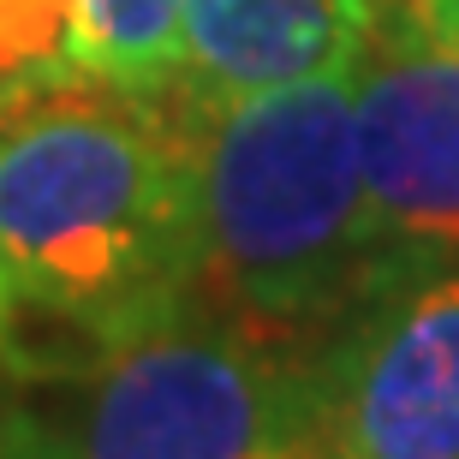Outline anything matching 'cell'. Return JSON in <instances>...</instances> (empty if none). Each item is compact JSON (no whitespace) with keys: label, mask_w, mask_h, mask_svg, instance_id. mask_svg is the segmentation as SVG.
I'll return each mask as SVG.
<instances>
[{"label":"cell","mask_w":459,"mask_h":459,"mask_svg":"<svg viewBox=\"0 0 459 459\" xmlns=\"http://www.w3.org/2000/svg\"><path fill=\"white\" fill-rule=\"evenodd\" d=\"M6 341H102L197 305L191 90L78 66L0 90Z\"/></svg>","instance_id":"6da1fadb"},{"label":"cell","mask_w":459,"mask_h":459,"mask_svg":"<svg viewBox=\"0 0 459 459\" xmlns=\"http://www.w3.org/2000/svg\"><path fill=\"white\" fill-rule=\"evenodd\" d=\"M191 191L197 305L287 352L316 358L394 256L364 186L352 66L251 96L191 90Z\"/></svg>","instance_id":"7a4b0ae2"},{"label":"cell","mask_w":459,"mask_h":459,"mask_svg":"<svg viewBox=\"0 0 459 459\" xmlns=\"http://www.w3.org/2000/svg\"><path fill=\"white\" fill-rule=\"evenodd\" d=\"M13 459H341L316 358L204 305L102 341H6Z\"/></svg>","instance_id":"3957f363"},{"label":"cell","mask_w":459,"mask_h":459,"mask_svg":"<svg viewBox=\"0 0 459 459\" xmlns=\"http://www.w3.org/2000/svg\"><path fill=\"white\" fill-rule=\"evenodd\" d=\"M341 459H459V245L388 256L316 346Z\"/></svg>","instance_id":"277c9868"},{"label":"cell","mask_w":459,"mask_h":459,"mask_svg":"<svg viewBox=\"0 0 459 459\" xmlns=\"http://www.w3.org/2000/svg\"><path fill=\"white\" fill-rule=\"evenodd\" d=\"M364 186L394 256L459 245V42L429 36L382 0L352 60Z\"/></svg>","instance_id":"5b68a950"},{"label":"cell","mask_w":459,"mask_h":459,"mask_svg":"<svg viewBox=\"0 0 459 459\" xmlns=\"http://www.w3.org/2000/svg\"><path fill=\"white\" fill-rule=\"evenodd\" d=\"M382 0H179L186 84L197 96H251L352 66Z\"/></svg>","instance_id":"8992f818"},{"label":"cell","mask_w":459,"mask_h":459,"mask_svg":"<svg viewBox=\"0 0 459 459\" xmlns=\"http://www.w3.org/2000/svg\"><path fill=\"white\" fill-rule=\"evenodd\" d=\"M66 66L150 96L186 84L179 0H66Z\"/></svg>","instance_id":"52a82bcc"},{"label":"cell","mask_w":459,"mask_h":459,"mask_svg":"<svg viewBox=\"0 0 459 459\" xmlns=\"http://www.w3.org/2000/svg\"><path fill=\"white\" fill-rule=\"evenodd\" d=\"M66 66V0H0V90Z\"/></svg>","instance_id":"ba28073f"},{"label":"cell","mask_w":459,"mask_h":459,"mask_svg":"<svg viewBox=\"0 0 459 459\" xmlns=\"http://www.w3.org/2000/svg\"><path fill=\"white\" fill-rule=\"evenodd\" d=\"M394 13H406L411 24H424L429 36L459 42V0H388Z\"/></svg>","instance_id":"9c48e42d"},{"label":"cell","mask_w":459,"mask_h":459,"mask_svg":"<svg viewBox=\"0 0 459 459\" xmlns=\"http://www.w3.org/2000/svg\"><path fill=\"white\" fill-rule=\"evenodd\" d=\"M6 334H13V316H6V292H0V352H6Z\"/></svg>","instance_id":"30bf717a"},{"label":"cell","mask_w":459,"mask_h":459,"mask_svg":"<svg viewBox=\"0 0 459 459\" xmlns=\"http://www.w3.org/2000/svg\"><path fill=\"white\" fill-rule=\"evenodd\" d=\"M0 459H13V454H6V429H0Z\"/></svg>","instance_id":"8fae6325"}]
</instances>
